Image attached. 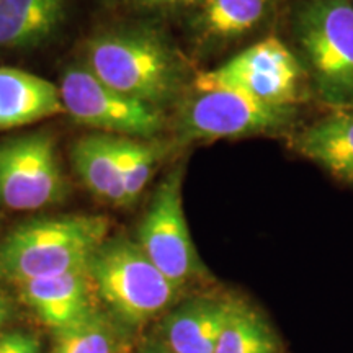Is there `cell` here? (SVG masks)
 <instances>
[{
    "instance_id": "cell-7",
    "label": "cell",
    "mask_w": 353,
    "mask_h": 353,
    "mask_svg": "<svg viewBox=\"0 0 353 353\" xmlns=\"http://www.w3.org/2000/svg\"><path fill=\"white\" fill-rule=\"evenodd\" d=\"M69 195L56 141L32 132L0 144V205L12 211L54 206Z\"/></svg>"
},
{
    "instance_id": "cell-14",
    "label": "cell",
    "mask_w": 353,
    "mask_h": 353,
    "mask_svg": "<svg viewBox=\"0 0 353 353\" xmlns=\"http://www.w3.org/2000/svg\"><path fill=\"white\" fill-rule=\"evenodd\" d=\"M296 148L334 176L353 183V113H335L312 123L299 134Z\"/></svg>"
},
{
    "instance_id": "cell-4",
    "label": "cell",
    "mask_w": 353,
    "mask_h": 353,
    "mask_svg": "<svg viewBox=\"0 0 353 353\" xmlns=\"http://www.w3.org/2000/svg\"><path fill=\"white\" fill-rule=\"evenodd\" d=\"M293 32L322 101L353 108V0H298Z\"/></svg>"
},
{
    "instance_id": "cell-11",
    "label": "cell",
    "mask_w": 353,
    "mask_h": 353,
    "mask_svg": "<svg viewBox=\"0 0 353 353\" xmlns=\"http://www.w3.org/2000/svg\"><path fill=\"white\" fill-rule=\"evenodd\" d=\"M234 293H205L172 306L159 322V337L174 353H214Z\"/></svg>"
},
{
    "instance_id": "cell-10",
    "label": "cell",
    "mask_w": 353,
    "mask_h": 353,
    "mask_svg": "<svg viewBox=\"0 0 353 353\" xmlns=\"http://www.w3.org/2000/svg\"><path fill=\"white\" fill-rule=\"evenodd\" d=\"M39 321L57 334L95 311V288L87 270L43 276L15 286Z\"/></svg>"
},
{
    "instance_id": "cell-13",
    "label": "cell",
    "mask_w": 353,
    "mask_h": 353,
    "mask_svg": "<svg viewBox=\"0 0 353 353\" xmlns=\"http://www.w3.org/2000/svg\"><path fill=\"white\" fill-rule=\"evenodd\" d=\"M64 20V0H0V48L23 50L50 39Z\"/></svg>"
},
{
    "instance_id": "cell-2",
    "label": "cell",
    "mask_w": 353,
    "mask_h": 353,
    "mask_svg": "<svg viewBox=\"0 0 353 353\" xmlns=\"http://www.w3.org/2000/svg\"><path fill=\"white\" fill-rule=\"evenodd\" d=\"M85 68L123 95L161 108L180 92L183 68L156 30L131 28L87 43Z\"/></svg>"
},
{
    "instance_id": "cell-6",
    "label": "cell",
    "mask_w": 353,
    "mask_h": 353,
    "mask_svg": "<svg viewBox=\"0 0 353 353\" xmlns=\"http://www.w3.org/2000/svg\"><path fill=\"white\" fill-rule=\"evenodd\" d=\"M303 74L296 54L280 38L268 37L216 69L201 72L195 87L196 90L224 88L278 107H294L301 94Z\"/></svg>"
},
{
    "instance_id": "cell-23",
    "label": "cell",
    "mask_w": 353,
    "mask_h": 353,
    "mask_svg": "<svg viewBox=\"0 0 353 353\" xmlns=\"http://www.w3.org/2000/svg\"><path fill=\"white\" fill-rule=\"evenodd\" d=\"M138 2L144 7H156L157 0H138Z\"/></svg>"
},
{
    "instance_id": "cell-19",
    "label": "cell",
    "mask_w": 353,
    "mask_h": 353,
    "mask_svg": "<svg viewBox=\"0 0 353 353\" xmlns=\"http://www.w3.org/2000/svg\"><path fill=\"white\" fill-rule=\"evenodd\" d=\"M114 151H117L128 206H130L138 200L144 188L148 187L154 165L162 154V148L156 143H148V141L128 138V136H114Z\"/></svg>"
},
{
    "instance_id": "cell-16",
    "label": "cell",
    "mask_w": 353,
    "mask_h": 353,
    "mask_svg": "<svg viewBox=\"0 0 353 353\" xmlns=\"http://www.w3.org/2000/svg\"><path fill=\"white\" fill-rule=\"evenodd\" d=\"M195 28L208 43L226 44L249 37L265 23L272 0H201Z\"/></svg>"
},
{
    "instance_id": "cell-15",
    "label": "cell",
    "mask_w": 353,
    "mask_h": 353,
    "mask_svg": "<svg viewBox=\"0 0 353 353\" xmlns=\"http://www.w3.org/2000/svg\"><path fill=\"white\" fill-rule=\"evenodd\" d=\"M74 169L88 192L113 206H128L113 134L83 136L72 148Z\"/></svg>"
},
{
    "instance_id": "cell-20",
    "label": "cell",
    "mask_w": 353,
    "mask_h": 353,
    "mask_svg": "<svg viewBox=\"0 0 353 353\" xmlns=\"http://www.w3.org/2000/svg\"><path fill=\"white\" fill-rule=\"evenodd\" d=\"M13 316H15V304H13L10 294L0 288V334L3 332V329L12 321Z\"/></svg>"
},
{
    "instance_id": "cell-22",
    "label": "cell",
    "mask_w": 353,
    "mask_h": 353,
    "mask_svg": "<svg viewBox=\"0 0 353 353\" xmlns=\"http://www.w3.org/2000/svg\"><path fill=\"white\" fill-rule=\"evenodd\" d=\"M200 2L201 0H157L156 7H188Z\"/></svg>"
},
{
    "instance_id": "cell-21",
    "label": "cell",
    "mask_w": 353,
    "mask_h": 353,
    "mask_svg": "<svg viewBox=\"0 0 353 353\" xmlns=\"http://www.w3.org/2000/svg\"><path fill=\"white\" fill-rule=\"evenodd\" d=\"M136 353H174V352L167 347V343L162 341L159 335H156V337H149L148 341L138 348V352Z\"/></svg>"
},
{
    "instance_id": "cell-1",
    "label": "cell",
    "mask_w": 353,
    "mask_h": 353,
    "mask_svg": "<svg viewBox=\"0 0 353 353\" xmlns=\"http://www.w3.org/2000/svg\"><path fill=\"white\" fill-rule=\"evenodd\" d=\"M101 214H65L26 221L0 241V283L13 286L43 276L87 270L108 239Z\"/></svg>"
},
{
    "instance_id": "cell-17",
    "label": "cell",
    "mask_w": 353,
    "mask_h": 353,
    "mask_svg": "<svg viewBox=\"0 0 353 353\" xmlns=\"http://www.w3.org/2000/svg\"><path fill=\"white\" fill-rule=\"evenodd\" d=\"M214 353H283V347L267 317L245 298L232 294Z\"/></svg>"
},
{
    "instance_id": "cell-8",
    "label": "cell",
    "mask_w": 353,
    "mask_h": 353,
    "mask_svg": "<svg viewBox=\"0 0 353 353\" xmlns=\"http://www.w3.org/2000/svg\"><path fill=\"white\" fill-rule=\"evenodd\" d=\"M59 92L64 112L74 121L105 134L152 138L164 128L161 108L120 94L85 65L65 70Z\"/></svg>"
},
{
    "instance_id": "cell-12",
    "label": "cell",
    "mask_w": 353,
    "mask_h": 353,
    "mask_svg": "<svg viewBox=\"0 0 353 353\" xmlns=\"http://www.w3.org/2000/svg\"><path fill=\"white\" fill-rule=\"evenodd\" d=\"M59 87L15 68H0V131L63 114Z\"/></svg>"
},
{
    "instance_id": "cell-3",
    "label": "cell",
    "mask_w": 353,
    "mask_h": 353,
    "mask_svg": "<svg viewBox=\"0 0 353 353\" xmlns=\"http://www.w3.org/2000/svg\"><path fill=\"white\" fill-rule=\"evenodd\" d=\"M95 293L128 330L143 329L175 306L180 290L167 280L136 241L112 237L87 268Z\"/></svg>"
},
{
    "instance_id": "cell-5",
    "label": "cell",
    "mask_w": 353,
    "mask_h": 353,
    "mask_svg": "<svg viewBox=\"0 0 353 353\" xmlns=\"http://www.w3.org/2000/svg\"><path fill=\"white\" fill-rule=\"evenodd\" d=\"M182 182L183 169L176 167L159 183L138 228L136 241L149 260L180 291L193 281L210 276L190 236Z\"/></svg>"
},
{
    "instance_id": "cell-18",
    "label": "cell",
    "mask_w": 353,
    "mask_h": 353,
    "mask_svg": "<svg viewBox=\"0 0 353 353\" xmlns=\"http://www.w3.org/2000/svg\"><path fill=\"white\" fill-rule=\"evenodd\" d=\"M130 332L110 312L95 309L76 324L54 334L50 353H126Z\"/></svg>"
},
{
    "instance_id": "cell-9",
    "label": "cell",
    "mask_w": 353,
    "mask_h": 353,
    "mask_svg": "<svg viewBox=\"0 0 353 353\" xmlns=\"http://www.w3.org/2000/svg\"><path fill=\"white\" fill-rule=\"evenodd\" d=\"M180 114L179 131L185 141L236 139L286 130L294 107H278L224 88L196 90Z\"/></svg>"
}]
</instances>
